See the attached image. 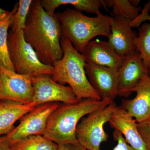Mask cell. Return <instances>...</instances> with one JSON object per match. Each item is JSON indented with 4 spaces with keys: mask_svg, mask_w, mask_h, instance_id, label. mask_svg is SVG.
<instances>
[{
    "mask_svg": "<svg viewBox=\"0 0 150 150\" xmlns=\"http://www.w3.org/2000/svg\"><path fill=\"white\" fill-rule=\"evenodd\" d=\"M41 6L46 12L54 16L57 8L62 5L72 6L75 9L80 11L101 14L100 9L103 6L101 0H41Z\"/></svg>",
    "mask_w": 150,
    "mask_h": 150,
    "instance_id": "e0dca14e",
    "label": "cell"
},
{
    "mask_svg": "<svg viewBox=\"0 0 150 150\" xmlns=\"http://www.w3.org/2000/svg\"><path fill=\"white\" fill-rule=\"evenodd\" d=\"M138 129L144 141L147 150H150V120L138 123Z\"/></svg>",
    "mask_w": 150,
    "mask_h": 150,
    "instance_id": "603a6c76",
    "label": "cell"
},
{
    "mask_svg": "<svg viewBox=\"0 0 150 150\" xmlns=\"http://www.w3.org/2000/svg\"><path fill=\"white\" fill-rule=\"evenodd\" d=\"M108 123L112 128L121 132L127 143L134 150H147L138 130V123L121 106H115Z\"/></svg>",
    "mask_w": 150,
    "mask_h": 150,
    "instance_id": "5bb4252c",
    "label": "cell"
},
{
    "mask_svg": "<svg viewBox=\"0 0 150 150\" xmlns=\"http://www.w3.org/2000/svg\"><path fill=\"white\" fill-rule=\"evenodd\" d=\"M150 10V1L146 4L144 8L142 10V13L139 14L137 18L131 22V27L138 28L140 27L142 23L148 20L150 22V16L149 11Z\"/></svg>",
    "mask_w": 150,
    "mask_h": 150,
    "instance_id": "cb8c5ba5",
    "label": "cell"
},
{
    "mask_svg": "<svg viewBox=\"0 0 150 150\" xmlns=\"http://www.w3.org/2000/svg\"><path fill=\"white\" fill-rule=\"evenodd\" d=\"M33 77L0 67V101L9 100L32 103L34 93Z\"/></svg>",
    "mask_w": 150,
    "mask_h": 150,
    "instance_id": "52a82bcc",
    "label": "cell"
},
{
    "mask_svg": "<svg viewBox=\"0 0 150 150\" xmlns=\"http://www.w3.org/2000/svg\"><path fill=\"white\" fill-rule=\"evenodd\" d=\"M32 2V0L19 1L17 10L14 14L12 22L10 27L11 30L24 29Z\"/></svg>",
    "mask_w": 150,
    "mask_h": 150,
    "instance_id": "7402d4cb",
    "label": "cell"
},
{
    "mask_svg": "<svg viewBox=\"0 0 150 150\" xmlns=\"http://www.w3.org/2000/svg\"><path fill=\"white\" fill-rule=\"evenodd\" d=\"M104 7L111 8L113 17L124 18L134 20L139 15L142 11L140 6L132 5L129 0H107L102 1Z\"/></svg>",
    "mask_w": 150,
    "mask_h": 150,
    "instance_id": "44dd1931",
    "label": "cell"
},
{
    "mask_svg": "<svg viewBox=\"0 0 150 150\" xmlns=\"http://www.w3.org/2000/svg\"><path fill=\"white\" fill-rule=\"evenodd\" d=\"M131 22L119 17H111L110 19L111 33L108 41L118 53L125 56L136 51L133 42L137 33L132 29Z\"/></svg>",
    "mask_w": 150,
    "mask_h": 150,
    "instance_id": "9a60e30c",
    "label": "cell"
},
{
    "mask_svg": "<svg viewBox=\"0 0 150 150\" xmlns=\"http://www.w3.org/2000/svg\"><path fill=\"white\" fill-rule=\"evenodd\" d=\"M55 14L61 25L62 38L69 40L79 53L94 38L101 35L108 38L111 35V16L101 13L91 17L70 8Z\"/></svg>",
    "mask_w": 150,
    "mask_h": 150,
    "instance_id": "277c9868",
    "label": "cell"
},
{
    "mask_svg": "<svg viewBox=\"0 0 150 150\" xmlns=\"http://www.w3.org/2000/svg\"><path fill=\"white\" fill-rule=\"evenodd\" d=\"M115 103L95 110L83 118L76 130L78 142L86 150H100L103 142H107L108 135L105 131V124L109 122L115 106Z\"/></svg>",
    "mask_w": 150,
    "mask_h": 150,
    "instance_id": "8992f818",
    "label": "cell"
},
{
    "mask_svg": "<svg viewBox=\"0 0 150 150\" xmlns=\"http://www.w3.org/2000/svg\"><path fill=\"white\" fill-rule=\"evenodd\" d=\"M0 150H11L10 142L6 135L4 136H0Z\"/></svg>",
    "mask_w": 150,
    "mask_h": 150,
    "instance_id": "4316f807",
    "label": "cell"
},
{
    "mask_svg": "<svg viewBox=\"0 0 150 150\" xmlns=\"http://www.w3.org/2000/svg\"><path fill=\"white\" fill-rule=\"evenodd\" d=\"M134 38L133 44L139 55L143 65L149 73L150 71V23L142 24Z\"/></svg>",
    "mask_w": 150,
    "mask_h": 150,
    "instance_id": "ffe728a7",
    "label": "cell"
},
{
    "mask_svg": "<svg viewBox=\"0 0 150 150\" xmlns=\"http://www.w3.org/2000/svg\"><path fill=\"white\" fill-rule=\"evenodd\" d=\"M86 62L119 71L125 56L118 53L108 41L100 40H91L81 53Z\"/></svg>",
    "mask_w": 150,
    "mask_h": 150,
    "instance_id": "8fae6325",
    "label": "cell"
},
{
    "mask_svg": "<svg viewBox=\"0 0 150 150\" xmlns=\"http://www.w3.org/2000/svg\"><path fill=\"white\" fill-rule=\"evenodd\" d=\"M8 44L10 57L16 72L33 77L53 74V66L44 64L39 61L33 48L25 40L23 30L11 29Z\"/></svg>",
    "mask_w": 150,
    "mask_h": 150,
    "instance_id": "5b68a950",
    "label": "cell"
},
{
    "mask_svg": "<svg viewBox=\"0 0 150 150\" xmlns=\"http://www.w3.org/2000/svg\"><path fill=\"white\" fill-rule=\"evenodd\" d=\"M31 103L9 100L0 101V136L6 135L14 129L18 120L35 108Z\"/></svg>",
    "mask_w": 150,
    "mask_h": 150,
    "instance_id": "2e32d148",
    "label": "cell"
},
{
    "mask_svg": "<svg viewBox=\"0 0 150 150\" xmlns=\"http://www.w3.org/2000/svg\"><path fill=\"white\" fill-rule=\"evenodd\" d=\"M130 3L132 5L135 7H139V5L141 1L139 0H129Z\"/></svg>",
    "mask_w": 150,
    "mask_h": 150,
    "instance_id": "f1b7e54d",
    "label": "cell"
},
{
    "mask_svg": "<svg viewBox=\"0 0 150 150\" xmlns=\"http://www.w3.org/2000/svg\"><path fill=\"white\" fill-rule=\"evenodd\" d=\"M18 7V3H16L9 16L0 22V67L12 71H15V70L9 54L8 44V30L10 27L13 18L16 12Z\"/></svg>",
    "mask_w": 150,
    "mask_h": 150,
    "instance_id": "ac0fdd59",
    "label": "cell"
},
{
    "mask_svg": "<svg viewBox=\"0 0 150 150\" xmlns=\"http://www.w3.org/2000/svg\"><path fill=\"white\" fill-rule=\"evenodd\" d=\"M59 150H86L77 141L58 145Z\"/></svg>",
    "mask_w": 150,
    "mask_h": 150,
    "instance_id": "484cf974",
    "label": "cell"
},
{
    "mask_svg": "<svg viewBox=\"0 0 150 150\" xmlns=\"http://www.w3.org/2000/svg\"><path fill=\"white\" fill-rule=\"evenodd\" d=\"M112 102L84 99L76 103L60 105L48 118L43 136L58 145L76 142V130L80 120L85 115L102 109Z\"/></svg>",
    "mask_w": 150,
    "mask_h": 150,
    "instance_id": "7a4b0ae2",
    "label": "cell"
},
{
    "mask_svg": "<svg viewBox=\"0 0 150 150\" xmlns=\"http://www.w3.org/2000/svg\"><path fill=\"white\" fill-rule=\"evenodd\" d=\"M33 96L32 103L35 107L51 103L73 104L79 102L70 86L54 81L50 76L41 75L33 78Z\"/></svg>",
    "mask_w": 150,
    "mask_h": 150,
    "instance_id": "ba28073f",
    "label": "cell"
},
{
    "mask_svg": "<svg viewBox=\"0 0 150 150\" xmlns=\"http://www.w3.org/2000/svg\"><path fill=\"white\" fill-rule=\"evenodd\" d=\"M86 74L90 83L102 100L113 101L118 96L119 71L86 62Z\"/></svg>",
    "mask_w": 150,
    "mask_h": 150,
    "instance_id": "30bf717a",
    "label": "cell"
},
{
    "mask_svg": "<svg viewBox=\"0 0 150 150\" xmlns=\"http://www.w3.org/2000/svg\"><path fill=\"white\" fill-rule=\"evenodd\" d=\"M137 93L133 99L122 100L121 107L141 123L150 120V75L144 77L133 90Z\"/></svg>",
    "mask_w": 150,
    "mask_h": 150,
    "instance_id": "4fadbf2b",
    "label": "cell"
},
{
    "mask_svg": "<svg viewBox=\"0 0 150 150\" xmlns=\"http://www.w3.org/2000/svg\"><path fill=\"white\" fill-rule=\"evenodd\" d=\"M61 45L63 56L53 65L52 79L63 85L69 84L79 101L84 99L101 100L87 76L83 56L67 39L61 38Z\"/></svg>",
    "mask_w": 150,
    "mask_h": 150,
    "instance_id": "3957f363",
    "label": "cell"
},
{
    "mask_svg": "<svg viewBox=\"0 0 150 150\" xmlns=\"http://www.w3.org/2000/svg\"><path fill=\"white\" fill-rule=\"evenodd\" d=\"M149 74L137 51L125 56L119 70L118 96L128 97L133 93V89L139 82Z\"/></svg>",
    "mask_w": 150,
    "mask_h": 150,
    "instance_id": "7c38bea8",
    "label": "cell"
},
{
    "mask_svg": "<svg viewBox=\"0 0 150 150\" xmlns=\"http://www.w3.org/2000/svg\"><path fill=\"white\" fill-rule=\"evenodd\" d=\"M11 12L5 10L0 8V22L6 18L9 15Z\"/></svg>",
    "mask_w": 150,
    "mask_h": 150,
    "instance_id": "83f0119b",
    "label": "cell"
},
{
    "mask_svg": "<svg viewBox=\"0 0 150 150\" xmlns=\"http://www.w3.org/2000/svg\"><path fill=\"white\" fill-rule=\"evenodd\" d=\"M11 150H59L58 145L43 135H33L11 143Z\"/></svg>",
    "mask_w": 150,
    "mask_h": 150,
    "instance_id": "d6986e66",
    "label": "cell"
},
{
    "mask_svg": "<svg viewBox=\"0 0 150 150\" xmlns=\"http://www.w3.org/2000/svg\"><path fill=\"white\" fill-rule=\"evenodd\" d=\"M23 30L25 40L42 64L53 66L62 59L61 25L56 14L52 16L46 12L40 1H33Z\"/></svg>",
    "mask_w": 150,
    "mask_h": 150,
    "instance_id": "6da1fadb",
    "label": "cell"
},
{
    "mask_svg": "<svg viewBox=\"0 0 150 150\" xmlns=\"http://www.w3.org/2000/svg\"><path fill=\"white\" fill-rule=\"evenodd\" d=\"M60 106L58 103H46L36 106L25 115L20 123L6 135L10 143L33 135H43L48 118Z\"/></svg>",
    "mask_w": 150,
    "mask_h": 150,
    "instance_id": "9c48e42d",
    "label": "cell"
},
{
    "mask_svg": "<svg viewBox=\"0 0 150 150\" xmlns=\"http://www.w3.org/2000/svg\"><path fill=\"white\" fill-rule=\"evenodd\" d=\"M113 137L117 144L112 150H135L127 143L123 135L118 130L114 131Z\"/></svg>",
    "mask_w": 150,
    "mask_h": 150,
    "instance_id": "d4e9b609",
    "label": "cell"
}]
</instances>
